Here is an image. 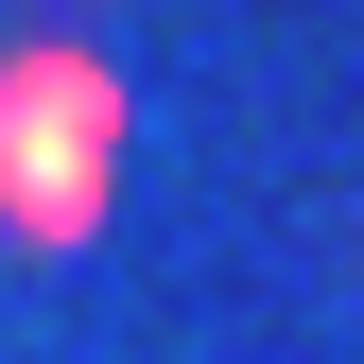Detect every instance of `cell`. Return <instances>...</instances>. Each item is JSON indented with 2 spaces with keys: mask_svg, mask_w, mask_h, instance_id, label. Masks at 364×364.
<instances>
[{
  "mask_svg": "<svg viewBox=\"0 0 364 364\" xmlns=\"http://www.w3.org/2000/svg\"><path fill=\"white\" fill-rule=\"evenodd\" d=\"M122 139H139V105H122V70L87 35H0V243L18 260H87L105 243Z\"/></svg>",
  "mask_w": 364,
  "mask_h": 364,
  "instance_id": "1",
  "label": "cell"
}]
</instances>
